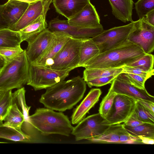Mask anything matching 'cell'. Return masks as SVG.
Segmentation results:
<instances>
[{
  "label": "cell",
  "mask_w": 154,
  "mask_h": 154,
  "mask_svg": "<svg viewBox=\"0 0 154 154\" xmlns=\"http://www.w3.org/2000/svg\"><path fill=\"white\" fill-rule=\"evenodd\" d=\"M116 77L115 76H111L99 78L88 80L85 82L90 88H91L93 86L101 87L111 83Z\"/></svg>",
  "instance_id": "39"
},
{
  "label": "cell",
  "mask_w": 154,
  "mask_h": 154,
  "mask_svg": "<svg viewBox=\"0 0 154 154\" xmlns=\"http://www.w3.org/2000/svg\"><path fill=\"white\" fill-rule=\"evenodd\" d=\"M29 5L28 3L17 0H8L5 4L2 15L9 27L15 24L20 19Z\"/></svg>",
  "instance_id": "19"
},
{
  "label": "cell",
  "mask_w": 154,
  "mask_h": 154,
  "mask_svg": "<svg viewBox=\"0 0 154 154\" xmlns=\"http://www.w3.org/2000/svg\"><path fill=\"white\" fill-rule=\"evenodd\" d=\"M53 0H40L29 4L20 19L8 28L18 32L32 23L41 15L47 14Z\"/></svg>",
  "instance_id": "13"
},
{
  "label": "cell",
  "mask_w": 154,
  "mask_h": 154,
  "mask_svg": "<svg viewBox=\"0 0 154 154\" xmlns=\"http://www.w3.org/2000/svg\"><path fill=\"white\" fill-rule=\"evenodd\" d=\"M48 28L52 32H63L72 38H92L104 30L102 26L84 28L72 25L68 23L67 20H61L58 17L50 21Z\"/></svg>",
  "instance_id": "11"
},
{
  "label": "cell",
  "mask_w": 154,
  "mask_h": 154,
  "mask_svg": "<svg viewBox=\"0 0 154 154\" xmlns=\"http://www.w3.org/2000/svg\"><path fill=\"white\" fill-rule=\"evenodd\" d=\"M116 94L110 88L107 94L100 103L99 113L105 119L107 116L112 107Z\"/></svg>",
  "instance_id": "32"
},
{
  "label": "cell",
  "mask_w": 154,
  "mask_h": 154,
  "mask_svg": "<svg viewBox=\"0 0 154 154\" xmlns=\"http://www.w3.org/2000/svg\"><path fill=\"white\" fill-rule=\"evenodd\" d=\"M154 56L151 54H145L125 66L139 67L149 71L153 69Z\"/></svg>",
  "instance_id": "33"
},
{
  "label": "cell",
  "mask_w": 154,
  "mask_h": 154,
  "mask_svg": "<svg viewBox=\"0 0 154 154\" xmlns=\"http://www.w3.org/2000/svg\"><path fill=\"white\" fill-rule=\"evenodd\" d=\"M24 51L19 46L17 47H4L0 48V57L3 60L4 63L12 60Z\"/></svg>",
  "instance_id": "36"
},
{
  "label": "cell",
  "mask_w": 154,
  "mask_h": 154,
  "mask_svg": "<svg viewBox=\"0 0 154 154\" xmlns=\"http://www.w3.org/2000/svg\"><path fill=\"white\" fill-rule=\"evenodd\" d=\"M25 122L24 116L17 104L13 102L9 112L3 121L5 126L22 131V127Z\"/></svg>",
  "instance_id": "23"
},
{
  "label": "cell",
  "mask_w": 154,
  "mask_h": 154,
  "mask_svg": "<svg viewBox=\"0 0 154 154\" xmlns=\"http://www.w3.org/2000/svg\"><path fill=\"white\" fill-rule=\"evenodd\" d=\"M112 14L117 19L126 23L133 21V0H108Z\"/></svg>",
  "instance_id": "20"
},
{
  "label": "cell",
  "mask_w": 154,
  "mask_h": 154,
  "mask_svg": "<svg viewBox=\"0 0 154 154\" xmlns=\"http://www.w3.org/2000/svg\"><path fill=\"white\" fill-rule=\"evenodd\" d=\"M29 119L32 126L43 135L54 134L68 137L73 128L67 116L62 112L47 108L37 109Z\"/></svg>",
  "instance_id": "3"
},
{
  "label": "cell",
  "mask_w": 154,
  "mask_h": 154,
  "mask_svg": "<svg viewBox=\"0 0 154 154\" xmlns=\"http://www.w3.org/2000/svg\"><path fill=\"white\" fill-rule=\"evenodd\" d=\"M122 125L131 135L139 140V137H140L154 138V125L144 123L134 127H129L124 124Z\"/></svg>",
  "instance_id": "28"
},
{
  "label": "cell",
  "mask_w": 154,
  "mask_h": 154,
  "mask_svg": "<svg viewBox=\"0 0 154 154\" xmlns=\"http://www.w3.org/2000/svg\"><path fill=\"white\" fill-rule=\"evenodd\" d=\"M146 53L140 47L127 40L116 47L100 53L86 63V69L122 67Z\"/></svg>",
  "instance_id": "2"
},
{
  "label": "cell",
  "mask_w": 154,
  "mask_h": 154,
  "mask_svg": "<svg viewBox=\"0 0 154 154\" xmlns=\"http://www.w3.org/2000/svg\"><path fill=\"white\" fill-rule=\"evenodd\" d=\"M5 4L0 5V29L8 28L9 26L3 17L2 12Z\"/></svg>",
  "instance_id": "41"
},
{
  "label": "cell",
  "mask_w": 154,
  "mask_h": 154,
  "mask_svg": "<svg viewBox=\"0 0 154 154\" xmlns=\"http://www.w3.org/2000/svg\"><path fill=\"white\" fill-rule=\"evenodd\" d=\"M0 143H7L3 142H0Z\"/></svg>",
  "instance_id": "48"
},
{
  "label": "cell",
  "mask_w": 154,
  "mask_h": 154,
  "mask_svg": "<svg viewBox=\"0 0 154 154\" xmlns=\"http://www.w3.org/2000/svg\"><path fill=\"white\" fill-rule=\"evenodd\" d=\"M123 72L128 73L139 75L149 79L154 75V69L149 71L139 67H131L124 66Z\"/></svg>",
  "instance_id": "37"
},
{
  "label": "cell",
  "mask_w": 154,
  "mask_h": 154,
  "mask_svg": "<svg viewBox=\"0 0 154 154\" xmlns=\"http://www.w3.org/2000/svg\"><path fill=\"white\" fill-rule=\"evenodd\" d=\"M22 42L18 31L8 28L0 29V48L18 47Z\"/></svg>",
  "instance_id": "27"
},
{
  "label": "cell",
  "mask_w": 154,
  "mask_h": 154,
  "mask_svg": "<svg viewBox=\"0 0 154 154\" xmlns=\"http://www.w3.org/2000/svg\"><path fill=\"white\" fill-rule=\"evenodd\" d=\"M136 100L116 94L112 107L105 119L109 125L124 123L134 112Z\"/></svg>",
  "instance_id": "10"
},
{
  "label": "cell",
  "mask_w": 154,
  "mask_h": 154,
  "mask_svg": "<svg viewBox=\"0 0 154 154\" xmlns=\"http://www.w3.org/2000/svg\"><path fill=\"white\" fill-rule=\"evenodd\" d=\"M127 40L140 47L146 54H151L154 49V26L145 17L134 21Z\"/></svg>",
  "instance_id": "9"
},
{
  "label": "cell",
  "mask_w": 154,
  "mask_h": 154,
  "mask_svg": "<svg viewBox=\"0 0 154 154\" xmlns=\"http://www.w3.org/2000/svg\"><path fill=\"white\" fill-rule=\"evenodd\" d=\"M56 11L68 20L71 18L90 2V0H53Z\"/></svg>",
  "instance_id": "18"
},
{
  "label": "cell",
  "mask_w": 154,
  "mask_h": 154,
  "mask_svg": "<svg viewBox=\"0 0 154 154\" xmlns=\"http://www.w3.org/2000/svg\"><path fill=\"white\" fill-rule=\"evenodd\" d=\"M122 124L110 125L101 135L88 140L94 143H120L119 129Z\"/></svg>",
  "instance_id": "26"
},
{
  "label": "cell",
  "mask_w": 154,
  "mask_h": 154,
  "mask_svg": "<svg viewBox=\"0 0 154 154\" xmlns=\"http://www.w3.org/2000/svg\"><path fill=\"white\" fill-rule=\"evenodd\" d=\"M55 37L45 53L34 64L50 68L56 55L72 37L63 32H54Z\"/></svg>",
  "instance_id": "16"
},
{
  "label": "cell",
  "mask_w": 154,
  "mask_h": 154,
  "mask_svg": "<svg viewBox=\"0 0 154 154\" xmlns=\"http://www.w3.org/2000/svg\"><path fill=\"white\" fill-rule=\"evenodd\" d=\"M86 83L79 76L67 81L62 80L46 89L39 102L46 108L64 112L72 109L83 98Z\"/></svg>",
  "instance_id": "1"
},
{
  "label": "cell",
  "mask_w": 154,
  "mask_h": 154,
  "mask_svg": "<svg viewBox=\"0 0 154 154\" xmlns=\"http://www.w3.org/2000/svg\"><path fill=\"white\" fill-rule=\"evenodd\" d=\"M138 100L145 108L154 113V103L146 100Z\"/></svg>",
  "instance_id": "42"
},
{
  "label": "cell",
  "mask_w": 154,
  "mask_h": 154,
  "mask_svg": "<svg viewBox=\"0 0 154 154\" xmlns=\"http://www.w3.org/2000/svg\"><path fill=\"white\" fill-rule=\"evenodd\" d=\"M110 88L117 94H123L137 100L147 101L154 103V97L146 89H141L116 78L111 82Z\"/></svg>",
  "instance_id": "15"
},
{
  "label": "cell",
  "mask_w": 154,
  "mask_h": 154,
  "mask_svg": "<svg viewBox=\"0 0 154 154\" xmlns=\"http://www.w3.org/2000/svg\"><path fill=\"white\" fill-rule=\"evenodd\" d=\"M134 5L139 19L145 17L147 13L154 9V0H138Z\"/></svg>",
  "instance_id": "35"
},
{
  "label": "cell",
  "mask_w": 154,
  "mask_h": 154,
  "mask_svg": "<svg viewBox=\"0 0 154 154\" xmlns=\"http://www.w3.org/2000/svg\"><path fill=\"white\" fill-rule=\"evenodd\" d=\"M72 70H56L29 63V76L26 84L32 87L35 91L46 89L64 80Z\"/></svg>",
  "instance_id": "5"
},
{
  "label": "cell",
  "mask_w": 154,
  "mask_h": 154,
  "mask_svg": "<svg viewBox=\"0 0 154 154\" xmlns=\"http://www.w3.org/2000/svg\"><path fill=\"white\" fill-rule=\"evenodd\" d=\"M26 91L24 87L18 89L12 93L13 101L15 103L22 112L25 118V122H29V111L31 106H28L26 103L25 97Z\"/></svg>",
  "instance_id": "29"
},
{
  "label": "cell",
  "mask_w": 154,
  "mask_h": 154,
  "mask_svg": "<svg viewBox=\"0 0 154 154\" xmlns=\"http://www.w3.org/2000/svg\"><path fill=\"white\" fill-rule=\"evenodd\" d=\"M123 72V67L115 68H100L85 69L83 78L86 81L99 78L111 76H117Z\"/></svg>",
  "instance_id": "24"
},
{
  "label": "cell",
  "mask_w": 154,
  "mask_h": 154,
  "mask_svg": "<svg viewBox=\"0 0 154 154\" xmlns=\"http://www.w3.org/2000/svg\"><path fill=\"white\" fill-rule=\"evenodd\" d=\"M134 26V21L124 26L115 27L103 30L100 33L91 38L98 48L100 53L123 44Z\"/></svg>",
  "instance_id": "7"
},
{
  "label": "cell",
  "mask_w": 154,
  "mask_h": 154,
  "mask_svg": "<svg viewBox=\"0 0 154 154\" xmlns=\"http://www.w3.org/2000/svg\"><path fill=\"white\" fill-rule=\"evenodd\" d=\"M141 143L147 144H153L154 138L148 137H139Z\"/></svg>",
  "instance_id": "44"
},
{
  "label": "cell",
  "mask_w": 154,
  "mask_h": 154,
  "mask_svg": "<svg viewBox=\"0 0 154 154\" xmlns=\"http://www.w3.org/2000/svg\"><path fill=\"white\" fill-rule=\"evenodd\" d=\"M29 67L26 50L12 60L4 63L0 70V90L8 91L22 87L28 79Z\"/></svg>",
  "instance_id": "4"
},
{
  "label": "cell",
  "mask_w": 154,
  "mask_h": 154,
  "mask_svg": "<svg viewBox=\"0 0 154 154\" xmlns=\"http://www.w3.org/2000/svg\"><path fill=\"white\" fill-rule=\"evenodd\" d=\"M116 78L141 89H145V84L148 78L135 74L122 72Z\"/></svg>",
  "instance_id": "30"
},
{
  "label": "cell",
  "mask_w": 154,
  "mask_h": 154,
  "mask_svg": "<svg viewBox=\"0 0 154 154\" xmlns=\"http://www.w3.org/2000/svg\"><path fill=\"white\" fill-rule=\"evenodd\" d=\"M7 91L0 90V100L3 97Z\"/></svg>",
  "instance_id": "46"
},
{
  "label": "cell",
  "mask_w": 154,
  "mask_h": 154,
  "mask_svg": "<svg viewBox=\"0 0 154 154\" xmlns=\"http://www.w3.org/2000/svg\"><path fill=\"white\" fill-rule=\"evenodd\" d=\"M134 112L140 121L154 125V113L145 108L137 100Z\"/></svg>",
  "instance_id": "31"
},
{
  "label": "cell",
  "mask_w": 154,
  "mask_h": 154,
  "mask_svg": "<svg viewBox=\"0 0 154 154\" xmlns=\"http://www.w3.org/2000/svg\"><path fill=\"white\" fill-rule=\"evenodd\" d=\"M55 37V34L47 28L28 43L26 50L29 63H35L45 53Z\"/></svg>",
  "instance_id": "12"
},
{
  "label": "cell",
  "mask_w": 154,
  "mask_h": 154,
  "mask_svg": "<svg viewBox=\"0 0 154 154\" xmlns=\"http://www.w3.org/2000/svg\"><path fill=\"white\" fill-rule=\"evenodd\" d=\"M4 64L3 60L0 57V70L3 67Z\"/></svg>",
  "instance_id": "47"
},
{
  "label": "cell",
  "mask_w": 154,
  "mask_h": 154,
  "mask_svg": "<svg viewBox=\"0 0 154 154\" xmlns=\"http://www.w3.org/2000/svg\"><path fill=\"white\" fill-rule=\"evenodd\" d=\"M110 126L98 113L84 118L73 127L71 134L75 136L76 141L88 140L101 135Z\"/></svg>",
  "instance_id": "8"
},
{
  "label": "cell",
  "mask_w": 154,
  "mask_h": 154,
  "mask_svg": "<svg viewBox=\"0 0 154 154\" xmlns=\"http://www.w3.org/2000/svg\"><path fill=\"white\" fill-rule=\"evenodd\" d=\"M119 141L120 143H140L139 140L131 135L124 128L122 124L119 129Z\"/></svg>",
  "instance_id": "38"
},
{
  "label": "cell",
  "mask_w": 154,
  "mask_h": 154,
  "mask_svg": "<svg viewBox=\"0 0 154 154\" xmlns=\"http://www.w3.org/2000/svg\"><path fill=\"white\" fill-rule=\"evenodd\" d=\"M46 15V14L40 15L32 23L18 31L22 42H29L47 28Z\"/></svg>",
  "instance_id": "21"
},
{
  "label": "cell",
  "mask_w": 154,
  "mask_h": 154,
  "mask_svg": "<svg viewBox=\"0 0 154 154\" xmlns=\"http://www.w3.org/2000/svg\"><path fill=\"white\" fill-rule=\"evenodd\" d=\"M100 53L99 49L91 38H85L81 45L79 67H82L87 62Z\"/></svg>",
  "instance_id": "22"
},
{
  "label": "cell",
  "mask_w": 154,
  "mask_h": 154,
  "mask_svg": "<svg viewBox=\"0 0 154 154\" xmlns=\"http://www.w3.org/2000/svg\"><path fill=\"white\" fill-rule=\"evenodd\" d=\"M83 38H71L68 40L54 59L50 68L63 70L79 67L80 48Z\"/></svg>",
  "instance_id": "6"
},
{
  "label": "cell",
  "mask_w": 154,
  "mask_h": 154,
  "mask_svg": "<svg viewBox=\"0 0 154 154\" xmlns=\"http://www.w3.org/2000/svg\"><path fill=\"white\" fill-rule=\"evenodd\" d=\"M145 17L147 21L149 23L154 26V9L147 13Z\"/></svg>",
  "instance_id": "43"
},
{
  "label": "cell",
  "mask_w": 154,
  "mask_h": 154,
  "mask_svg": "<svg viewBox=\"0 0 154 154\" xmlns=\"http://www.w3.org/2000/svg\"><path fill=\"white\" fill-rule=\"evenodd\" d=\"M67 20L71 25L84 28L100 26L99 16L94 5L91 2L80 11Z\"/></svg>",
  "instance_id": "14"
},
{
  "label": "cell",
  "mask_w": 154,
  "mask_h": 154,
  "mask_svg": "<svg viewBox=\"0 0 154 154\" xmlns=\"http://www.w3.org/2000/svg\"><path fill=\"white\" fill-rule=\"evenodd\" d=\"M137 118L134 112L124 123V125L130 127H134L143 124Z\"/></svg>",
  "instance_id": "40"
},
{
  "label": "cell",
  "mask_w": 154,
  "mask_h": 154,
  "mask_svg": "<svg viewBox=\"0 0 154 154\" xmlns=\"http://www.w3.org/2000/svg\"><path fill=\"white\" fill-rule=\"evenodd\" d=\"M12 103V92L11 90L8 91L0 100V124L3 123Z\"/></svg>",
  "instance_id": "34"
},
{
  "label": "cell",
  "mask_w": 154,
  "mask_h": 154,
  "mask_svg": "<svg viewBox=\"0 0 154 154\" xmlns=\"http://www.w3.org/2000/svg\"><path fill=\"white\" fill-rule=\"evenodd\" d=\"M19 1H20L21 2H25L28 3H31L34 2H35L37 1L40 0H17Z\"/></svg>",
  "instance_id": "45"
},
{
  "label": "cell",
  "mask_w": 154,
  "mask_h": 154,
  "mask_svg": "<svg viewBox=\"0 0 154 154\" xmlns=\"http://www.w3.org/2000/svg\"><path fill=\"white\" fill-rule=\"evenodd\" d=\"M102 93L100 89L93 88L74 110L71 116V123L77 124L85 118L90 110L98 102Z\"/></svg>",
  "instance_id": "17"
},
{
  "label": "cell",
  "mask_w": 154,
  "mask_h": 154,
  "mask_svg": "<svg viewBox=\"0 0 154 154\" xmlns=\"http://www.w3.org/2000/svg\"><path fill=\"white\" fill-rule=\"evenodd\" d=\"M0 138L16 142H32L31 138L23 131H20L0 124Z\"/></svg>",
  "instance_id": "25"
}]
</instances>
